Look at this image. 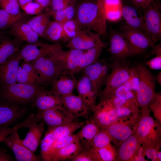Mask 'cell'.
Segmentation results:
<instances>
[{"label": "cell", "mask_w": 161, "mask_h": 161, "mask_svg": "<svg viewBox=\"0 0 161 161\" xmlns=\"http://www.w3.org/2000/svg\"><path fill=\"white\" fill-rule=\"evenodd\" d=\"M74 18L81 29H86L100 36L107 35L105 12L99 7L97 0H83L76 7Z\"/></svg>", "instance_id": "cell-1"}, {"label": "cell", "mask_w": 161, "mask_h": 161, "mask_svg": "<svg viewBox=\"0 0 161 161\" xmlns=\"http://www.w3.org/2000/svg\"><path fill=\"white\" fill-rule=\"evenodd\" d=\"M44 89L41 85L17 82L2 86L0 95L4 102L17 105L33 101L38 92Z\"/></svg>", "instance_id": "cell-2"}, {"label": "cell", "mask_w": 161, "mask_h": 161, "mask_svg": "<svg viewBox=\"0 0 161 161\" xmlns=\"http://www.w3.org/2000/svg\"><path fill=\"white\" fill-rule=\"evenodd\" d=\"M139 81L136 96L142 110L149 109V106L155 93V79L147 67L140 64L137 66Z\"/></svg>", "instance_id": "cell-3"}, {"label": "cell", "mask_w": 161, "mask_h": 161, "mask_svg": "<svg viewBox=\"0 0 161 161\" xmlns=\"http://www.w3.org/2000/svg\"><path fill=\"white\" fill-rule=\"evenodd\" d=\"M27 62L38 73L44 84L51 83L64 70L63 61L57 57L43 56Z\"/></svg>", "instance_id": "cell-4"}, {"label": "cell", "mask_w": 161, "mask_h": 161, "mask_svg": "<svg viewBox=\"0 0 161 161\" xmlns=\"http://www.w3.org/2000/svg\"><path fill=\"white\" fill-rule=\"evenodd\" d=\"M64 50L59 43L53 44L40 41L34 44H27L17 52L21 60L30 62L43 56L60 57L64 54Z\"/></svg>", "instance_id": "cell-5"}, {"label": "cell", "mask_w": 161, "mask_h": 161, "mask_svg": "<svg viewBox=\"0 0 161 161\" xmlns=\"http://www.w3.org/2000/svg\"><path fill=\"white\" fill-rule=\"evenodd\" d=\"M129 62L126 60L113 62L111 72L105 84L104 89L99 93L100 100L108 98L117 88L123 85L129 79Z\"/></svg>", "instance_id": "cell-6"}, {"label": "cell", "mask_w": 161, "mask_h": 161, "mask_svg": "<svg viewBox=\"0 0 161 161\" xmlns=\"http://www.w3.org/2000/svg\"><path fill=\"white\" fill-rule=\"evenodd\" d=\"M142 114L140 118L136 129L135 134L142 144L144 148L156 145L157 140V124L149 114V109L142 110Z\"/></svg>", "instance_id": "cell-7"}, {"label": "cell", "mask_w": 161, "mask_h": 161, "mask_svg": "<svg viewBox=\"0 0 161 161\" xmlns=\"http://www.w3.org/2000/svg\"><path fill=\"white\" fill-rule=\"evenodd\" d=\"M91 112L93 114L90 118L102 129L117 122L120 118L116 108L108 98L100 100Z\"/></svg>", "instance_id": "cell-8"}, {"label": "cell", "mask_w": 161, "mask_h": 161, "mask_svg": "<svg viewBox=\"0 0 161 161\" xmlns=\"http://www.w3.org/2000/svg\"><path fill=\"white\" fill-rule=\"evenodd\" d=\"M108 51L113 62L123 61L136 54L133 48L120 31L116 30L111 32L110 45Z\"/></svg>", "instance_id": "cell-9"}, {"label": "cell", "mask_w": 161, "mask_h": 161, "mask_svg": "<svg viewBox=\"0 0 161 161\" xmlns=\"http://www.w3.org/2000/svg\"><path fill=\"white\" fill-rule=\"evenodd\" d=\"M120 30V32L133 48L136 54L143 53L148 49L151 48L157 41L126 24L122 25Z\"/></svg>", "instance_id": "cell-10"}, {"label": "cell", "mask_w": 161, "mask_h": 161, "mask_svg": "<svg viewBox=\"0 0 161 161\" xmlns=\"http://www.w3.org/2000/svg\"><path fill=\"white\" fill-rule=\"evenodd\" d=\"M111 64L103 59H98L81 71L91 82L94 88L99 94L105 84L110 73Z\"/></svg>", "instance_id": "cell-11"}, {"label": "cell", "mask_w": 161, "mask_h": 161, "mask_svg": "<svg viewBox=\"0 0 161 161\" xmlns=\"http://www.w3.org/2000/svg\"><path fill=\"white\" fill-rule=\"evenodd\" d=\"M18 129L13 131L3 142L13 151L16 160L18 161H41V156L35 154L22 143L18 134Z\"/></svg>", "instance_id": "cell-12"}, {"label": "cell", "mask_w": 161, "mask_h": 161, "mask_svg": "<svg viewBox=\"0 0 161 161\" xmlns=\"http://www.w3.org/2000/svg\"><path fill=\"white\" fill-rule=\"evenodd\" d=\"M146 30L149 37L157 40L161 37V14L154 2L142 10Z\"/></svg>", "instance_id": "cell-13"}, {"label": "cell", "mask_w": 161, "mask_h": 161, "mask_svg": "<svg viewBox=\"0 0 161 161\" xmlns=\"http://www.w3.org/2000/svg\"><path fill=\"white\" fill-rule=\"evenodd\" d=\"M41 122L48 127H53L77 121L63 106L39 111L37 112Z\"/></svg>", "instance_id": "cell-14"}, {"label": "cell", "mask_w": 161, "mask_h": 161, "mask_svg": "<svg viewBox=\"0 0 161 161\" xmlns=\"http://www.w3.org/2000/svg\"><path fill=\"white\" fill-rule=\"evenodd\" d=\"M102 42L100 35L88 29H83L67 42L66 47L69 49L85 51Z\"/></svg>", "instance_id": "cell-15"}, {"label": "cell", "mask_w": 161, "mask_h": 161, "mask_svg": "<svg viewBox=\"0 0 161 161\" xmlns=\"http://www.w3.org/2000/svg\"><path fill=\"white\" fill-rule=\"evenodd\" d=\"M62 99L63 107L74 118L88 117L91 111L79 95L72 93L62 97Z\"/></svg>", "instance_id": "cell-16"}, {"label": "cell", "mask_w": 161, "mask_h": 161, "mask_svg": "<svg viewBox=\"0 0 161 161\" xmlns=\"http://www.w3.org/2000/svg\"><path fill=\"white\" fill-rule=\"evenodd\" d=\"M74 75L63 71L51 83V90L62 97L73 93L78 81Z\"/></svg>", "instance_id": "cell-17"}, {"label": "cell", "mask_w": 161, "mask_h": 161, "mask_svg": "<svg viewBox=\"0 0 161 161\" xmlns=\"http://www.w3.org/2000/svg\"><path fill=\"white\" fill-rule=\"evenodd\" d=\"M18 52L0 65V82L2 86L17 82V73L21 60L17 55Z\"/></svg>", "instance_id": "cell-18"}, {"label": "cell", "mask_w": 161, "mask_h": 161, "mask_svg": "<svg viewBox=\"0 0 161 161\" xmlns=\"http://www.w3.org/2000/svg\"><path fill=\"white\" fill-rule=\"evenodd\" d=\"M26 109L17 104L4 102L0 103V129L7 127L21 117Z\"/></svg>", "instance_id": "cell-19"}, {"label": "cell", "mask_w": 161, "mask_h": 161, "mask_svg": "<svg viewBox=\"0 0 161 161\" xmlns=\"http://www.w3.org/2000/svg\"><path fill=\"white\" fill-rule=\"evenodd\" d=\"M10 33L14 38L27 44H34L40 41L38 35L23 19L15 23L10 28Z\"/></svg>", "instance_id": "cell-20"}, {"label": "cell", "mask_w": 161, "mask_h": 161, "mask_svg": "<svg viewBox=\"0 0 161 161\" xmlns=\"http://www.w3.org/2000/svg\"><path fill=\"white\" fill-rule=\"evenodd\" d=\"M33 102V106L39 111L63 106L62 97L52 90L44 89L38 92Z\"/></svg>", "instance_id": "cell-21"}, {"label": "cell", "mask_w": 161, "mask_h": 161, "mask_svg": "<svg viewBox=\"0 0 161 161\" xmlns=\"http://www.w3.org/2000/svg\"><path fill=\"white\" fill-rule=\"evenodd\" d=\"M76 88L79 95L89 107L91 111L95 105L98 93L94 88L90 80L83 74L78 80Z\"/></svg>", "instance_id": "cell-22"}, {"label": "cell", "mask_w": 161, "mask_h": 161, "mask_svg": "<svg viewBox=\"0 0 161 161\" xmlns=\"http://www.w3.org/2000/svg\"><path fill=\"white\" fill-rule=\"evenodd\" d=\"M28 128V132L21 141L25 146L34 153L42 141L45 129L44 124L41 122L36 121L30 124Z\"/></svg>", "instance_id": "cell-23"}, {"label": "cell", "mask_w": 161, "mask_h": 161, "mask_svg": "<svg viewBox=\"0 0 161 161\" xmlns=\"http://www.w3.org/2000/svg\"><path fill=\"white\" fill-rule=\"evenodd\" d=\"M118 149L117 157L119 160L127 161L133 160L140 145L138 138L135 133L121 142Z\"/></svg>", "instance_id": "cell-24"}, {"label": "cell", "mask_w": 161, "mask_h": 161, "mask_svg": "<svg viewBox=\"0 0 161 161\" xmlns=\"http://www.w3.org/2000/svg\"><path fill=\"white\" fill-rule=\"evenodd\" d=\"M122 17L127 25L149 37L146 30L143 14L140 13L134 7L129 6H122Z\"/></svg>", "instance_id": "cell-25"}, {"label": "cell", "mask_w": 161, "mask_h": 161, "mask_svg": "<svg viewBox=\"0 0 161 161\" xmlns=\"http://www.w3.org/2000/svg\"><path fill=\"white\" fill-rule=\"evenodd\" d=\"M17 82L39 85L44 84L37 72L29 63L26 61L19 65Z\"/></svg>", "instance_id": "cell-26"}, {"label": "cell", "mask_w": 161, "mask_h": 161, "mask_svg": "<svg viewBox=\"0 0 161 161\" xmlns=\"http://www.w3.org/2000/svg\"><path fill=\"white\" fill-rule=\"evenodd\" d=\"M84 149L78 139L58 150L51 156L50 161H63L71 160Z\"/></svg>", "instance_id": "cell-27"}, {"label": "cell", "mask_w": 161, "mask_h": 161, "mask_svg": "<svg viewBox=\"0 0 161 161\" xmlns=\"http://www.w3.org/2000/svg\"><path fill=\"white\" fill-rule=\"evenodd\" d=\"M100 129L91 118L86 121L82 129L77 133L84 149H88L92 141Z\"/></svg>", "instance_id": "cell-28"}, {"label": "cell", "mask_w": 161, "mask_h": 161, "mask_svg": "<svg viewBox=\"0 0 161 161\" xmlns=\"http://www.w3.org/2000/svg\"><path fill=\"white\" fill-rule=\"evenodd\" d=\"M104 129L109 135L111 141L120 142L128 138L133 133L129 125L122 122L115 123Z\"/></svg>", "instance_id": "cell-29"}, {"label": "cell", "mask_w": 161, "mask_h": 161, "mask_svg": "<svg viewBox=\"0 0 161 161\" xmlns=\"http://www.w3.org/2000/svg\"><path fill=\"white\" fill-rule=\"evenodd\" d=\"M105 47L102 42L94 47L86 50L83 54L75 71V73L95 62L98 59Z\"/></svg>", "instance_id": "cell-30"}, {"label": "cell", "mask_w": 161, "mask_h": 161, "mask_svg": "<svg viewBox=\"0 0 161 161\" xmlns=\"http://www.w3.org/2000/svg\"><path fill=\"white\" fill-rule=\"evenodd\" d=\"M22 42L15 38L11 39L7 38L0 42V65L18 51Z\"/></svg>", "instance_id": "cell-31"}, {"label": "cell", "mask_w": 161, "mask_h": 161, "mask_svg": "<svg viewBox=\"0 0 161 161\" xmlns=\"http://www.w3.org/2000/svg\"><path fill=\"white\" fill-rule=\"evenodd\" d=\"M52 17L51 10L33 17L27 22L39 36L43 37L46 28Z\"/></svg>", "instance_id": "cell-32"}, {"label": "cell", "mask_w": 161, "mask_h": 161, "mask_svg": "<svg viewBox=\"0 0 161 161\" xmlns=\"http://www.w3.org/2000/svg\"><path fill=\"white\" fill-rule=\"evenodd\" d=\"M85 51L71 49L66 51L64 60V70L74 74L80 59Z\"/></svg>", "instance_id": "cell-33"}, {"label": "cell", "mask_w": 161, "mask_h": 161, "mask_svg": "<svg viewBox=\"0 0 161 161\" xmlns=\"http://www.w3.org/2000/svg\"><path fill=\"white\" fill-rule=\"evenodd\" d=\"M43 37L52 42L57 43L62 41L63 24L54 21L50 20L46 28Z\"/></svg>", "instance_id": "cell-34"}, {"label": "cell", "mask_w": 161, "mask_h": 161, "mask_svg": "<svg viewBox=\"0 0 161 161\" xmlns=\"http://www.w3.org/2000/svg\"><path fill=\"white\" fill-rule=\"evenodd\" d=\"M89 151L93 161H112L115 158V153L110 144L104 147Z\"/></svg>", "instance_id": "cell-35"}, {"label": "cell", "mask_w": 161, "mask_h": 161, "mask_svg": "<svg viewBox=\"0 0 161 161\" xmlns=\"http://www.w3.org/2000/svg\"><path fill=\"white\" fill-rule=\"evenodd\" d=\"M76 10L75 4L64 9L52 11V17L54 21L63 24L66 21L73 18Z\"/></svg>", "instance_id": "cell-36"}, {"label": "cell", "mask_w": 161, "mask_h": 161, "mask_svg": "<svg viewBox=\"0 0 161 161\" xmlns=\"http://www.w3.org/2000/svg\"><path fill=\"white\" fill-rule=\"evenodd\" d=\"M63 38L62 41L68 42L74 38L81 29L73 18L63 24Z\"/></svg>", "instance_id": "cell-37"}, {"label": "cell", "mask_w": 161, "mask_h": 161, "mask_svg": "<svg viewBox=\"0 0 161 161\" xmlns=\"http://www.w3.org/2000/svg\"><path fill=\"white\" fill-rule=\"evenodd\" d=\"M111 138L105 129H100L92 141L89 151L106 147L110 144Z\"/></svg>", "instance_id": "cell-38"}, {"label": "cell", "mask_w": 161, "mask_h": 161, "mask_svg": "<svg viewBox=\"0 0 161 161\" xmlns=\"http://www.w3.org/2000/svg\"><path fill=\"white\" fill-rule=\"evenodd\" d=\"M79 139L76 134H70L57 140L50 149L47 157L46 161H50V158L55 152L71 142Z\"/></svg>", "instance_id": "cell-39"}, {"label": "cell", "mask_w": 161, "mask_h": 161, "mask_svg": "<svg viewBox=\"0 0 161 161\" xmlns=\"http://www.w3.org/2000/svg\"><path fill=\"white\" fill-rule=\"evenodd\" d=\"M56 141L51 131L48 128L41 143V157L43 160L46 161L48 152Z\"/></svg>", "instance_id": "cell-40"}, {"label": "cell", "mask_w": 161, "mask_h": 161, "mask_svg": "<svg viewBox=\"0 0 161 161\" xmlns=\"http://www.w3.org/2000/svg\"><path fill=\"white\" fill-rule=\"evenodd\" d=\"M0 7L13 16L22 19L24 18L16 0H0Z\"/></svg>", "instance_id": "cell-41"}, {"label": "cell", "mask_w": 161, "mask_h": 161, "mask_svg": "<svg viewBox=\"0 0 161 161\" xmlns=\"http://www.w3.org/2000/svg\"><path fill=\"white\" fill-rule=\"evenodd\" d=\"M129 77L128 80L123 85L135 95L139 81V75L137 66L129 67Z\"/></svg>", "instance_id": "cell-42"}, {"label": "cell", "mask_w": 161, "mask_h": 161, "mask_svg": "<svg viewBox=\"0 0 161 161\" xmlns=\"http://www.w3.org/2000/svg\"><path fill=\"white\" fill-rule=\"evenodd\" d=\"M22 19L10 14L3 9H0V30L10 28L16 22Z\"/></svg>", "instance_id": "cell-43"}, {"label": "cell", "mask_w": 161, "mask_h": 161, "mask_svg": "<svg viewBox=\"0 0 161 161\" xmlns=\"http://www.w3.org/2000/svg\"><path fill=\"white\" fill-rule=\"evenodd\" d=\"M114 97H120L128 100L138 103L135 95L123 85L117 88L106 98Z\"/></svg>", "instance_id": "cell-44"}, {"label": "cell", "mask_w": 161, "mask_h": 161, "mask_svg": "<svg viewBox=\"0 0 161 161\" xmlns=\"http://www.w3.org/2000/svg\"><path fill=\"white\" fill-rule=\"evenodd\" d=\"M21 7L27 14L35 15L42 13L44 8L38 2L32 1L27 3Z\"/></svg>", "instance_id": "cell-45"}, {"label": "cell", "mask_w": 161, "mask_h": 161, "mask_svg": "<svg viewBox=\"0 0 161 161\" xmlns=\"http://www.w3.org/2000/svg\"><path fill=\"white\" fill-rule=\"evenodd\" d=\"M29 125V121L26 119L23 122L12 128H10L7 127L0 129V143L4 142L5 139L15 130L27 127Z\"/></svg>", "instance_id": "cell-46"}, {"label": "cell", "mask_w": 161, "mask_h": 161, "mask_svg": "<svg viewBox=\"0 0 161 161\" xmlns=\"http://www.w3.org/2000/svg\"><path fill=\"white\" fill-rule=\"evenodd\" d=\"M76 0H52L50 6L52 10L56 11L64 9L75 4Z\"/></svg>", "instance_id": "cell-47"}, {"label": "cell", "mask_w": 161, "mask_h": 161, "mask_svg": "<svg viewBox=\"0 0 161 161\" xmlns=\"http://www.w3.org/2000/svg\"><path fill=\"white\" fill-rule=\"evenodd\" d=\"M122 7L105 10V13L106 19L113 22L119 21L122 17Z\"/></svg>", "instance_id": "cell-48"}, {"label": "cell", "mask_w": 161, "mask_h": 161, "mask_svg": "<svg viewBox=\"0 0 161 161\" xmlns=\"http://www.w3.org/2000/svg\"><path fill=\"white\" fill-rule=\"evenodd\" d=\"M71 161H93L91 154L88 150L84 149L72 159Z\"/></svg>", "instance_id": "cell-49"}, {"label": "cell", "mask_w": 161, "mask_h": 161, "mask_svg": "<svg viewBox=\"0 0 161 161\" xmlns=\"http://www.w3.org/2000/svg\"><path fill=\"white\" fill-rule=\"evenodd\" d=\"M148 67L152 70H158L161 69V55H156L146 62Z\"/></svg>", "instance_id": "cell-50"}, {"label": "cell", "mask_w": 161, "mask_h": 161, "mask_svg": "<svg viewBox=\"0 0 161 161\" xmlns=\"http://www.w3.org/2000/svg\"><path fill=\"white\" fill-rule=\"evenodd\" d=\"M144 148V154L148 158L152 161L158 160V151L155 148V146H147Z\"/></svg>", "instance_id": "cell-51"}, {"label": "cell", "mask_w": 161, "mask_h": 161, "mask_svg": "<svg viewBox=\"0 0 161 161\" xmlns=\"http://www.w3.org/2000/svg\"><path fill=\"white\" fill-rule=\"evenodd\" d=\"M122 6L120 0H104V11L122 8Z\"/></svg>", "instance_id": "cell-52"}, {"label": "cell", "mask_w": 161, "mask_h": 161, "mask_svg": "<svg viewBox=\"0 0 161 161\" xmlns=\"http://www.w3.org/2000/svg\"><path fill=\"white\" fill-rule=\"evenodd\" d=\"M134 4L143 10L154 2V0H131Z\"/></svg>", "instance_id": "cell-53"}, {"label": "cell", "mask_w": 161, "mask_h": 161, "mask_svg": "<svg viewBox=\"0 0 161 161\" xmlns=\"http://www.w3.org/2000/svg\"><path fill=\"white\" fill-rule=\"evenodd\" d=\"M151 49L146 54V57H149L153 55H161V44L160 43L154 45L151 48Z\"/></svg>", "instance_id": "cell-54"}, {"label": "cell", "mask_w": 161, "mask_h": 161, "mask_svg": "<svg viewBox=\"0 0 161 161\" xmlns=\"http://www.w3.org/2000/svg\"><path fill=\"white\" fill-rule=\"evenodd\" d=\"M14 159L5 149L0 148V161H11Z\"/></svg>", "instance_id": "cell-55"}, {"label": "cell", "mask_w": 161, "mask_h": 161, "mask_svg": "<svg viewBox=\"0 0 161 161\" xmlns=\"http://www.w3.org/2000/svg\"><path fill=\"white\" fill-rule=\"evenodd\" d=\"M52 0H34L35 1L38 2L44 8L50 5Z\"/></svg>", "instance_id": "cell-56"}, {"label": "cell", "mask_w": 161, "mask_h": 161, "mask_svg": "<svg viewBox=\"0 0 161 161\" xmlns=\"http://www.w3.org/2000/svg\"><path fill=\"white\" fill-rule=\"evenodd\" d=\"M104 0H97V2L99 8L101 10L104 11Z\"/></svg>", "instance_id": "cell-57"}, {"label": "cell", "mask_w": 161, "mask_h": 161, "mask_svg": "<svg viewBox=\"0 0 161 161\" xmlns=\"http://www.w3.org/2000/svg\"><path fill=\"white\" fill-rule=\"evenodd\" d=\"M18 2L20 7H21L27 3L32 1L34 0H16Z\"/></svg>", "instance_id": "cell-58"}, {"label": "cell", "mask_w": 161, "mask_h": 161, "mask_svg": "<svg viewBox=\"0 0 161 161\" xmlns=\"http://www.w3.org/2000/svg\"><path fill=\"white\" fill-rule=\"evenodd\" d=\"M157 82L159 85H161V72H159L155 78Z\"/></svg>", "instance_id": "cell-59"}, {"label": "cell", "mask_w": 161, "mask_h": 161, "mask_svg": "<svg viewBox=\"0 0 161 161\" xmlns=\"http://www.w3.org/2000/svg\"><path fill=\"white\" fill-rule=\"evenodd\" d=\"M6 38L4 32L2 30H0V42Z\"/></svg>", "instance_id": "cell-60"}, {"label": "cell", "mask_w": 161, "mask_h": 161, "mask_svg": "<svg viewBox=\"0 0 161 161\" xmlns=\"http://www.w3.org/2000/svg\"><path fill=\"white\" fill-rule=\"evenodd\" d=\"M135 161H145V160L143 156L140 155L135 159Z\"/></svg>", "instance_id": "cell-61"}, {"label": "cell", "mask_w": 161, "mask_h": 161, "mask_svg": "<svg viewBox=\"0 0 161 161\" xmlns=\"http://www.w3.org/2000/svg\"><path fill=\"white\" fill-rule=\"evenodd\" d=\"M158 158L159 161H161V152L158 151Z\"/></svg>", "instance_id": "cell-62"}]
</instances>
